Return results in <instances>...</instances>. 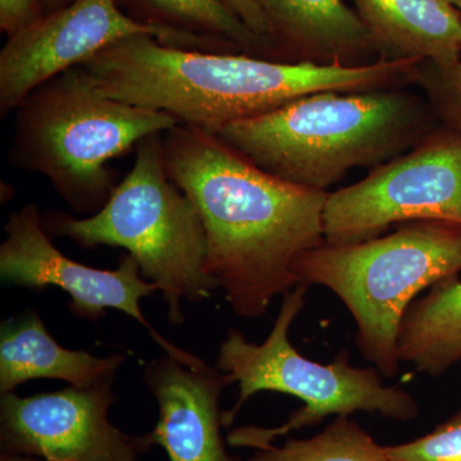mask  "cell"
<instances>
[{
	"label": "cell",
	"instance_id": "1",
	"mask_svg": "<svg viewBox=\"0 0 461 461\" xmlns=\"http://www.w3.org/2000/svg\"><path fill=\"white\" fill-rule=\"evenodd\" d=\"M163 147L169 177L202 214L206 272L233 313L263 317L299 285L297 258L323 244L330 193L281 180L198 127L177 124Z\"/></svg>",
	"mask_w": 461,
	"mask_h": 461
},
{
	"label": "cell",
	"instance_id": "6",
	"mask_svg": "<svg viewBox=\"0 0 461 461\" xmlns=\"http://www.w3.org/2000/svg\"><path fill=\"white\" fill-rule=\"evenodd\" d=\"M294 272L299 284L320 285L339 297L357 324L360 353L382 377L393 378L409 306L427 287L461 272V226L414 221L355 244L324 241L297 258Z\"/></svg>",
	"mask_w": 461,
	"mask_h": 461
},
{
	"label": "cell",
	"instance_id": "5",
	"mask_svg": "<svg viewBox=\"0 0 461 461\" xmlns=\"http://www.w3.org/2000/svg\"><path fill=\"white\" fill-rule=\"evenodd\" d=\"M135 163L107 204L89 217L50 212L42 215L48 235L83 248L127 250L142 277L156 285L175 326L185 321L184 302L209 299L218 288L206 272L208 241L198 206L167 171L163 133L135 148Z\"/></svg>",
	"mask_w": 461,
	"mask_h": 461
},
{
	"label": "cell",
	"instance_id": "20",
	"mask_svg": "<svg viewBox=\"0 0 461 461\" xmlns=\"http://www.w3.org/2000/svg\"><path fill=\"white\" fill-rule=\"evenodd\" d=\"M386 448L390 461H461V411L429 435Z\"/></svg>",
	"mask_w": 461,
	"mask_h": 461
},
{
	"label": "cell",
	"instance_id": "13",
	"mask_svg": "<svg viewBox=\"0 0 461 461\" xmlns=\"http://www.w3.org/2000/svg\"><path fill=\"white\" fill-rule=\"evenodd\" d=\"M269 27L276 60L368 65L378 50L368 27L344 0H256Z\"/></svg>",
	"mask_w": 461,
	"mask_h": 461
},
{
	"label": "cell",
	"instance_id": "22",
	"mask_svg": "<svg viewBox=\"0 0 461 461\" xmlns=\"http://www.w3.org/2000/svg\"><path fill=\"white\" fill-rule=\"evenodd\" d=\"M224 3L250 29V32L256 33L258 38L269 48L275 59L271 39H269L268 23L256 0H224Z\"/></svg>",
	"mask_w": 461,
	"mask_h": 461
},
{
	"label": "cell",
	"instance_id": "7",
	"mask_svg": "<svg viewBox=\"0 0 461 461\" xmlns=\"http://www.w3.org/2000/svg\"><path fill=\"white\" fill-rule=\"evenodd\" d=\"M308 288L299 284L284 296L277 320L263 344L249 342L241 332L230 330L220 346L215 366L229 386L238 384L240 390L235 406L222 412V426L230 427L242 405L264 391L295 396L305 403L276 429L232 430L227 437L230 446L258 450L272 445L276 437L317 426L330 415L378 412L399 421H411L420 415L414 396L402 388L386 386L375 368H355L348 350H342L332 363L321 364L303 357L291 345L288 330L304 309Z\"/></svg>",
	"mask_w": 461,
	"mask_h": 461
},
{
	"label": "cell",
	"instance_id": "21",
	"mask_svg": "<svg viewBox=\"0 0 461 461\" xmlns=\"http://www.w3.org/2000/svg\"><path fill=\"white\" fill-rule=\"evenodd\" d=\"M42 9L41 0H0V29L9 38L41 20Z\"/></svg>",
	"mask_w": 461,
	"mask_h": 461
},
{
	"label": "cell",
	"instance_id": "3",
	"mask_svg": "<svg viewBox=\"0 0 461 461\" xmlns=\"http://www.w3.org/2000/svg\"><path fill=\"white\" fill-rule=\"evenodd\" d=\"M438 126L424 96L393 87L311 94L214 135L281 180L327 191L351 169L402 156Z\"/></svg>",
	"mask_w": 461,
	"mask_h": 461
},
{
	"label": "cell",
	"instance_id": "23",
	"mask_svg": "<svg viewBox=\"0 0 461 461\" xmlns=\"http://www.w3.org/2000/svg\"><path fill=\"white\" fill-rule=\"evenodd\" d=\"M72 2H74V0H41L42 7L47 9L48 14L57 11V9L66 7V5H68L69 3Z\"/></svg>",
	"mask_w": 461,
	"mask_h": 461
},
{
	"label": "cell",
	"instance_id": "9",
	"mask_svg": "<svg viewBox=\"0 0 461 461\" xmlns=\"http://www.w3.org/2000/svg\"><path fill=\"white\" fill-rule=\"evenodd\" d=\"M132 35H150L181 50L223 51L214 39L140 23L124 14L117 0H74L9 36L0 51V117L7 118L50 78Z\"/></svg>",
	"mask_w": 461,
	"mask_h": 461
},
{
	"label": "cell",
	"instance_id": "4",
	"mask_svg": "<svg viewBox=\"0 0 461 461\" xmlns=\"http://www.w3.org/2000/svg\"><path fill=\"white\" fill-rule=\"evenodd\" d=\"M14 113L9 165L47 176L69 208L87 217L117 186L108 163L180 124L166 112L109 98L81 67L36 87Z\"/></svg>",
	"mask_w": 461,
	"mask_h": 461
},
{
	"label": "cell",
	"instance_id": "25",
	"mask_svg": "<svg viewBox=\"0 0 461 461\" xmlns=\"http://www.w3.org/2000/svg\"><path fill=\"white\" fill-rule=\"evenodd\" d=\"M448 2H450L451 5H453L454 7L456 8V11L459 12L461 16V0H448Z\"/></svg>",
	"mask_w": 461,
	"mask_h": 461
},
{
	"label": "cell",
	"instance_id": "16",
	"mask_svg": "<svg viewBox=\"0 0 461 461\" xmlns=\"http://www.w3.org/2000/svg\"><path fill=\"white\" fill-rule=\"evenodd\" d=\"M399 359L415 371L438 377L461 364V280L433 285L409 306L400 327Z\"/></svg>",
	"mask_w": 461,
	"mask_h": 461
},
{
	"label": "cell",
	"instance_id": "18",
	"mask_svg": "<svg viewBox=\"0 0 461 461\" xmlns=\"http://www.w3.org/2000/svg\"><path fill=\"white\" fill-rule=\"evenodd\" d=\"M249 461H390L387 448L348 417H338L320 435L258 448Z\"/></svg>",
	"mask_w": 461,
	"mask_h": 461
},
{
	"label": "cell",
	"instance_id": "17",
	"mask_svg": "<svg viewBox=\"0 0 461 461\" xmlns=\"http://www.w3.org/2000/svg\"><path fill=\"white\" fill-rule=\"evenodd\" d=\"M154 25L226 42L249 56L273 59L271 50L224 0H138ZM275 60V59H273Z\"/></svg>",
	"mask_w": 461,
	"mask_h": 461
},
{
	"label": "cell",
	"instance_id": "24",
	"mask_svg": "<svg viewBox=\"0 0 461 461\" xmlns=\"http://www.w3.org/2000/svg\"><path fill=\"white\" fill-rule=\"evenodd\" d=\"M0 461H47V460L39 459V457L23 456V455L3 453L2 457H0Z\"/></svg>",
	"mask_w": 461,
	"mask_h": 461
},
{
	"label": "cell",
	"instance_id": "8",
	"mask_svg": "<svg viewBox=\"0 0 461 461\" xmlns=\"http://www.w3.org/2000/svg\"><path fill=\"white\" fill-rule=\"evenodd\" d=\"M414 221L461 226V135L441 124L362 181L330 193L324 241L355 244Z\"/></svg>",
	"mask_w": 461,
	"mask_h": 461
},
{
	"label": "cell",
	"instance_id": "11",
	"mask_svg": "<svg viewBox=\"0 0 461 461\" xmlns=\"http://www.w3.org/2000/svg\"><path fill=\"white\" fill-rule=\"evenodd\" d=\"M115 377L91 386L0 400L3 453L47 461H139L147 435H127L109 420Z\"/></svg>",
	"mask_w": 461,
	"mask_h": 461
},
{
	"label": "cell",
	"instance_id": "2",
	"mask_svg": "<svg viewBox=\"0 0 461 461\" xmlns=\"http://www.w3.org/2000/svg\"><path fill=\"white\" fill-rule=\"evenodd\" d=\"M418 65L417 59L384 57L362 66L281 62L181 50L150 35H132L78 67L109 98L166 112L182 124L215 133L311 94L405 87Z\"/></svg>",
	"mask_w": 461,
	"mask_h": 461
},
{
	"label": "cell",
	"instance_id": "12",
	"mask_svg": "<svg viewBox=\"0 0 461 461\" xmlns=\"http://www.w3.org/2000/svg\"><path fill=\"white\" fill-rule=\"evenodd\" d=\"M144 381L159 412L147 435L151 446L165 448L169 461H233L221 436L220 399L229 384L217 366L165 354L148 364Z\"/></svg>",
	"mask_w": 461,
	"mask_h": 461
},
{
	"label": "cell",
	"instance_id": "10",
	"mask_svg": "<svg viewBox=\"0 0 461 461\" xmlns=\"http://www.w3.org/2000/svg\"><path fill=\"white\" fill-rule=\"evenodd\" d=\"M5 232V242L0 245L3 284L29 290L60 288L71 297L69 311L83 320L99 321L108 309L122 312L144 326L166 354L175 357L184 354L185 350L163 338L142 314L141 300L158 288L142 277L140 267L130 254L121 258L113 271L69 259L54 247L35 203L9 215Z\"/></svg>",
	"mask_w": 461,
	"mask_h": 461
},
{
	"label": "cell",
	"instance_id": "19",
	"mask_svg": "<svg viewBox=\"0 0 461 461\" xmlns=\"http://www.w3.org/2000/svg\"><path fill=\"white\" fill-rule=\"evenodd\" d=\"M412 85L423 91L437 122L461 135V59L446 66L423 60Z\"/></svg>",
	"mask_w": 461,
	"mask_h": 461
},
{
	"label": "cell",
	"instance_id": "14",
	"mask_svg": "<svg viewBox=\"0 0 461 461\" xmlns=\"http://www.w3.org/2000/svg\"><path fill=\"white\" fill-rule=\"evenodd\" d=\"M126 355L99 357L58 344L36 309H27L0 326V395L32 379H59L85 387L115 377Z\"/></svg>",
	"mask_w": 461,
	"mask_h": 461
},
{
	"label": "cell",
	"instance_id": "15",
	"mask_svg": "<svg viewBox=\"0 0 461 461\" xmlns=\"http://www.w3.org/2000/svg\"><path fill=\"white\" fill-rule=\"evenodd\" d=\"M384 58L453 65L461 59V16L448 0H354Z\"/></svg>",
	"mask_w": 461,
	"mask_h": 461
}]
</instances>
